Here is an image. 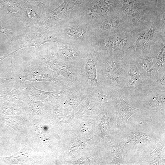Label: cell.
<instances>
[{
	"mask_svg": "<svg viewBox=\"0 0 165 165\" xmlns=\"http://www.w3.org/2000/svg\"><path fill=\"white\" fill-rule=\"evenodd\" d=\"M43 5H38L28 2L21 9L19 18L27 25L31 26H39L43 23L45 17V13L42 11Z\"/></svg>",
	"mask_w": 165,
	"mask_h": 165,
	"instance_id": "cell-16",
	"label": "cell"
},
{
	"mask_svg": "<svg viewBox=\"0 0 165 165\" xmlns=\"http://www.w3.org/2000/svg\"><path fill=\"white\" fill-rule=\"evenodd\" d=\"M42 58L45 64L61 76L64 82L72 86H83L76 68L67 64L56 57L46 56Z\"/></svg>",
	"mask_w": 165,
	"mask_h": 165,
	"instance_id": "cell-12",
	"label": "cell"
},
{
	"mask_svg": "<svg viewBox=\"0 0 165 165\" xmlns=\"http://www.w3.org/2000/svg\"><path fill=\"white\" fill-rule=\"evenodd\" d=\"M1 3L6 9L9 13L19 18L22 2L19 0H0Z\"/></svg>",
	"mask_w": 165,
	"mask_h": 165,
	"instance_id": "cell-20",
	"label": "cell"
},
{
	"mask_svg": "<svg viewBox=\"0 0 165 165\" xmlns=\"http://www.w3.org/2000/svg\"><path fill=\"white\" fill-rule=\"evenodd\" d=\"M147 134L140 132H134L130 139V141H134L135 144L142 143L150 140Z\"/></svg>",
	"mask_w": 165,
	"mask_h": 165,
	"instance_id": "cell-24",
	"label": "cell"
},
{
	"mask_svg": "<svg viewBox=\"0 0 165 165\" xmlns=\"http://www.w3.org/2000/svg\"><path fill=\"white\" fill-rule=\"evenodd\" d=\"M0 33H3L7 35H11L13 33L11 30L4 28L0 25Z\"/></svg>",
	"mask_w": 165,
	"mask_h": 165,
	"instance_id": "cell-25",
	"label": "cell"
},
{
	"mask_svg": "<svg viewBox=\"0 0 165 165\" xmlns=\"http://www.w3.org/2000/svg\"><path fill=\"white\" fill-rule=\"evenodd\" d=\"M19 42L24 47L34 46L38 49L41 45L48 42H60L59 39L51 30L41 28L35 33L28 34L22 37Z\"/></svg>",
	"mask_w": 165,
	"mask_h": 165,
	"instance_id": "cell-15",
	"label": "cell"
},
{
	"mask_svg": "<svg viewBox=\"0 0 165 165\" xmlns=\"http://www.w3.org/2000/svg\"><path fill=\"white\" fill-rule=\"evenodd\" d=\"M100 53L89 46L86 52L77 68L80 80L89 91L100 86L97 77V67Z\"/></svg>",
	"mask_w": 165,
	"mask_h": 165,
	"instance_id": "cell-7",
	"label": "cell"
},
{
	"mask_svg": "<svg viewBox=\"0 0 165 165\" xmlns=\"http://www.w3.org/2000/svg\"><path fill=\"white\" fill-rule=\"evenodd\" d=\"M153 22L155 23L162 31L165 32V12L163 8L156 6L155 15Z\"/></svg>",
	"mask_w": 165,
	"mask_h": 165,
	"instance_id": "cell-22",
	"label": "cell"
},
{
	"mask_svg": "<svg viewBox=\"0 0 165 165\" xmlns=\"http://www.w3.org/2000/svg\"><path fill=\"white\" fill-rule=\"evenodd\" d=\"M155 57L158 74L165 73V38L156 42L151 47Z\"/></svg>",
	"mask_w": 165,
	"mask_h": 165,
	"instance_id": "cell-19",
	"label": "cell"
},
{
	"mask_svg": "<svg viewBox=\"0 0 165 165\" xmlns=\"http://www.w3.org/2000/svg\"><path fill=\"white\" fill-rule=\"evenodd\" d=\"M85 0H64L54 10L45 13L44 27L50 29L58 24L73 16L74 13Z\"/></svg>",
	"mask_w": 165,
	"mask_h": 165,
	"instance_id": "cell-10",
	"label": "cell"
},
{
	"mask_svg": "<svg viewBox=\"0 0 165 165\" xmlns=\"http://www.w3.org/2000/svg\"><path fill=\"white\" fill-rule=\"evenodd\" d=\"M112 101L116 117L117 124L121 127H126L129 118L141 110L133 107L125 101L119 92H114Z\"/></svg>",
	"mask_w": 165,
	"mask_h": 165,
	"instance_id": "cell-14",
	"label": "cell"
},
{
	"mask_svg": "<svg viewBox=\"0 0 165 165\" xmlns=\"http://www.w3.org/2000/svg\"><path fill=\"white\" fill-rule=\"evenodd\" d=\"M144 96L145 97L146 103L150 109L164 110L165 89L154 86Z\"/></svg>",
	"mask_w": 165,
	"mask_h": 165,
	"instance_id": "cell-18",
	"label": "cell"
},
{
	"mask_svg": "<svg viewBox=\"0 0 165 165\" xmlns=\"http://www.w3.org/2000/svg\"><path fill=\"white\" fill-rule=\"evenodd\" d=\"M89 91L81 86H73L64 90L61 105L64 108L70 110L74 108L88 95Z\"/></svg>",
	"mask_w": 165,
	"mask_h": 165,
	"instance_id": "cell-17",
	"label": "cell"
},
{
	"mask_svg": "<svg viewBox=\"0 0 165 165\" xmlns=\"http://www.w3.org/2000/svg\"><path fill=\"white\" fill-rule=\"evenodd\" d=\"M137 34L135 41L127 54L130 58L136 57L149 51L155 43L165 38V32L161 31L153 22L148 30L139 31Z\"/></svg>",
	"mask_w": 165,
	"mask_h": 165,
	"instance_id": "cell-8",
	"label": "cell"
},
{
	"mask_svg": "<svg viewBox=\"0 0 165 165\" xmlns=\"http://www.w3.org/2000/svg\"><path fill=\"white\" fill-rule=\"evenodd\" d=\"M129 59L126 54L100 53L97 77L101 86L108 90L121 93L129 78Z\"/></svg>",
	"mask_w": 165,
	"mask_h": 165,
	"instance_id": "cell-1",
	"label": "cell"
},
{
	"mask_svg": "<svg viewBox=\"0 0 165 165\" xmlns=\"http://www.w3.org/2000/svg\"><path fill=\"white\" fill-rule=\"evenodd\" d=\"M156 8L146 0H122L121 10L131 17L133 29L138 32L149 28L154 19Z\"/></svg>",
	"mask_w": 165,
	"mask_h": 165,
	"instance_id": "cell-5",
	"label": "cell"
},
{
	"mask_svg": "<svg viewBox=\"0 0 165 165\" xmlns=\"http://www.w3.org/2000/svg\"><path fill=\"white\" fill-rule=\"evenodd\" d=\"M90 25L97 36H107L134 30L131 17L125 15L121 9Z\"/></svg>",
	"mask_w": 165,
	"mask_h": 165,
	"instance_id": "cell-6",
	"label": "cell"
},
{
	"mask_svg": "<svg viewBox=\"0 0 165 165\" xmlns=\"http://www.w3.org/2000/svg\"><path fill=\"white\" fill-rule=\"evenodd\" d=\"M56 57L77 69L89 46L72 43H58Z\"/></svg>",
	"mask_w": 165,
	"mask_h": 165,
	"instance_id": "cell-11",
	"label": "cell"
},
{
	"mask_svg": "<svg viewBox=\"0 0 165 165\" xmlns=\"http://www.w3.org/2000/svg\"><path fill=\"white\" fill-rule=\"evenodd\" d=\"M137 36L134 30L107 36L95 35L89 46L100 53L127 55Z\"/></svg>",
	"mask_w": 165,
	"mask_h": 165,
	"instance_id": "cell-3",
	"label": "cell"
},
{
	"mask_svg": "<svg viewBox=\"0 0 165 165\" xmlns=\"http://www.w3.org/2000/svg\"><path fill=\"white\" fill-rule=\"evenodd\" d=\"M122 0H85L73 16L90 25L121 9Z\"/></svg>",
	"mask_w": 165,
	"mask_h": 165,
	"instance_id": "cell-4",
	"label": "cell"
},
{
	"mask_svg": "<svg viewBox=\"0 0 165 165\" xmlns=\"http://www.w3.org/2000/svg\"><path fill=\"white\" fill-rule=\"evenodd\" d=\"M130 58L134 59L137 62L148 85L154 86L157 78L158 70L156 57L152 50L150 49L149 51L136 57Z\"/></svg>",
	"mask_w": 165,
	"mask_h": 165,
	"instance_id": "cell-13",
	"label": "cell"
},
{
	"mask_svg": "<svg viewBox=\"0 0 165 165\" xmlns=\"http://www.w3.org/2000/svg\"><path fill=\"white\" fill-rule=\"evenodd\" d=\"M50 30L59 39L60 42L87 46L95 36L89 24L74 16L58 24Z\"/></svg>",
	"mask_w": 165,
	"mask_h": 165,
	"instance_id": "cell-2",
	"label": "cell"
},
{
	"mask_svg": "<svg viewBox=\"0 0 165 165\" xmlns=\"http://www.w3.org/2000/svg\"><path fill=\"white\" fill-rule=\"evenodd\" d=\"M106 137L108 138V141H110L113 150V152H112V154L113 160L110 163L114 165L121 164L123 163V151L127 142H126L124 144L123 143H119L118 149H114L112 145L110 137L108 136H106Z\"/></svg>",
	"mask_w": 165,
	"mask_h": 165,
	"instance_id": "cell-21",
	"label": "cell"
},
{
	"mask_svg": "<svg viewBox=\"0 0 165 165\" xmlns=\"http://www.w3.org/2000/svg\"><path fill=\"white\" fill-rule=\"evenodd\" d=\"M129 58V78L121 93L132 96L138 95L144 96L154 87L149 86L145 81L135 61L133 58Z\"/></svg>",
	"mask_w": 165,
	"mask_h": 165,
	"instance_id": "cell-9",
	"label": "cell"
},
{
	"mask_svg": "<svg viewBox=\"0 0 165 165\" xmlns=\"http://www.w3.org/2000/svg\"><path fill=\"white\" fill-rule=\"evenodd\" d=\"M163 148V145H158L155 150L150 153L149 163L150 164H159L161 152Z\"/></svg>",
	"mask_w": 165,
	"mask_h": 165,
	"instance_id": "cell-23",
	"label": "cell"
},
{
	"mask_svg": "<svg viewBox=\"0 0 165 165\" xmlns=\"http://www.w3.org/2000/svg\"><path fill=\"white\" fill-rule=\"evenodd\" d=\"M153 7L156 8L158 0H146Z\"/></svg>",
	"mask_w": 165,
	"mask_h": 165,
	"instance_id": "cell-26",
	"label": "cell"
}]
</instances>
